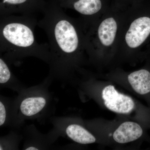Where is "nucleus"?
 I'll list each match as a JSON object with an SVG mask.
<instances>
[{
  "mask_svg": "<svg viewBox=\"0 0 150 150\" xmlns=\"http://www.w3.org/2000/svg\"><path fill=\"white\" fill-rule=\"evenodd\" d=\"M53 128L61 137H67L75 143L81 145L93 144L96 138L80 118L69 116H53L50 118Z\"/></svg>",
  "mask_w": 150,
  "mask_h": 150,
  "instance_id": "6e6552de",
  "label": "nucleus"
},
{
  "mask_svg": "<svg viewBox=\"0 0 150 150\" xmlns=\"http://www.w3.org/2000/svg\"><path fill=\"white\" fill-rule=\"evenodd\" d=\"M37 25L49 40L51 59L48 76L63 84L75 82L76 73L86 62L85 32L79 19L67 15L54 1L42 11Z\"/></svg>",
  "mask_w": 150,
  "mask_h": 150,
  "instance_id": "f257e3e1",
  "label": "nucleus"
},
{
  "mask_svg": "<svg viewBox=\"0 0 150 150\" xmlns=\"http://www.w3.org/2000/svg\"><path fill=\"white\" fill-rule=\"evenodd\" d=\"M19 129H12L9 132L0 138V150H18L19 149L21 142L23 140L22 133Z\"/></svg>",
  "mask_w": 150,
  "mask_h": 150,
  "instance_id": "2eb2a0df",
  "label": "nucleus"
},
{
  "mask_svg": "<svg viewBox=\"0 0 150 150\" xmlns=\"http://www.w3.org/2000/svg\"><path fill=\"white\" fill-rule=\"evenodd\" d=\"M55 2L62 8L76 12L84 30L97 21L112 4L111 0H56Z\"/></svg>",
  "mask_w": 150,
  "mask_h": 150,
  "instance_id": "0eeeda50",
  "label": "nucleus"
},
{
  "mask_svg": "<svg viewBox=\"0 0 150 150\" xmlns=\"http://www.w3.org/2000/svg\"><path fill=\"white\" fill-rule=\"evenodd\" d=\"M145 0H111L112 3L125 7H129L137 4L143 2Z\"/></svg>",
  "mask_w": 150,
  "mask_h": 150,
  "instance_id": "dca6fc26",
  "label": "nucleus"
},
{
  "mask_svg": "<svg viewBox=\"0 0 150 150\" xmlns=\"http://www.w3.org/2000/svg\"><path fill=\"white\" fill-rule=\"evenodd\" d=\"M22 134L23 137V150L50 149L61 137L59 132L53 128L47 134H43L33 124L25 127Z\"/></svg>",
  "mask_w": 150,
  "mask_h": 150,
  "instance_id": "9d476101",
  "label": "nucleus"
},
{
  "mask_svg": "<svg viewBox=\"0 0 150 150\" xmlns=\"http://www.w3.org/2000/svg\"><path fill=\"white\" fill-rule=\"evenodd\" d=\"M83 79L78 81L79 89L82 96H86L100 103L112 112L126 115L135 110L136 104L129 96L118 91L114 86L108 84L102 88L98 81L86 72Z\"/></svg>",
  "mask_w": 150,
  "mask_h": 150,
  "instance_id": "423d86ee",
  "label": "nucleus"
},
{
  "mask_svg": "<svg viewBox=\"0 0 150 150\" xmlns=\"http://www.w3.org/2000/svg\"><path fill=\"white\" fill-rule=\"evenodd\" d=\"M37 23L33 15L0 17V55L10 66H19L29 57L50 64L49 45L39 44L35 39L34 30Z\"/></svg>",
  "mask_w": 150,
  "mask_h": 150,
  "instance_id": "f03ea898",
  "label": "nucleus"
},
{
  "mask_svg": "<svg viewBox=\"0 0 150 150\" xmlns=\"http://www.w3.org/2000/svg\"><path fill=\"white\" fill-rule=\"evenodd\" d=\"M14 98L0 96V126L12 128L14 121Z\"/></svg>",
  "mask_w": 150,
  "mask_h": 150,
  "instance_id": "4468645a",
  "label": "nucleus"
},
{
  "mask_svg": "<svg viewBox=\"0 0 150 150\" xmlns=\"http://www.w3.org/2000/svg\"><path fill=\"white\" fill-rule=\"evenodd\" d=\"M108 78L123 81L129 85L133 91L143 97L150 108V58L144 67L131 72L116 69L107 75Z\"/></svg>",
  "mask_w": 150,
  "mask_h": 150,
  "instance_id": "1a4fd4ad",
  "label": "nucleus"
},
{
  "mask_svg": "<svg viewBox=\"0 0 150 150\" xmlns=\"http://www.w3.org/2000/svg\"><path fill=\"white\" fill-rule=\"evenodd\" d=\"M150 44V0H145L126 8L112 64L147 59Z\"/></svg>",
  "mask_w": 150,
  "mask_h": 150,
  "instance_id": "20e7f679",
  "label": "nucleus"
},
{
  "mask_svg": "<svg viewBox=\"0 0 150 150\" xmlns=\"http://www.w3.org/2000/svg\"><path fill=\"white\" fill-rule=\"evenodd\" d=\"M146 54L148 56H150V44L148 46L147 49L146 50Z\"/></svg>",
  "mask_w": 150,
  "mask_h": 150,
  "instance_id": "f3484780",
  "label": "nucleus"
},
{
  "mask_svg": "<svg viewBox=\"0 0 150 150\" xmlns=\"http://www.w3.org/2000/svg\"><path fill=\"white\" fill-rule=\"evenodd\" d=\"M112 3L97 21L85 29L88 61L96 67L112 64L126 8Z\"/></svg>",
  "mask_w": 150,
  "mask_h": 150,
  "instance_id": "7ed1b4c3",
  "label": "nucleus"
},
{
  "mask_svg": "<svg viewBox=\"0 0 150 150\" xmlns=\"http://www.w3.org/2000/svg\"><path fill=\"white\" fill-rule=\"evenodd\" d=\"M144 134V128L140 124L133 121H126L114 131L112 139L118 144H127L139 139Z\"/></svg>",
  "mask_w": 150,
  "mask_h": 150,
  "instance_id": "f8f14e48",
  "label": "nucleus"
},
{
  "mask_svg": "<svg viewBox=\"0 0 150 150\" xmlns=\"http://www.w3.org/2000/svg\"><path fill=\"white\" fill-rule=\"evenodd\" d=\"M46 4L42 0H0V17L9 15H33L43 11Z\"/></svg>",
  "mask_w": 150,
  "mask_h": 150,
  "instance_id": "9b49d317",
  "label": "nucleus"
},
{
  "mask_svg": "<svg viewBox=\"0 0 150 150\" xmlns=\"http://www.w3.org/2000/svg\"><path fill=\"white\" fill-rule=\"evenodd\" d=\"M53 81L47 76L39 84L25 88L14 98V121L11 129H20L27 120L40 124L53 116L58 99L50 91Z\"/></svg>",
  "mask_w": 150,
  "mask_h": 150,
  "instance_id": "39448f33",
  "label": "nucleus"
},
{
  "mask_svg": "<svg viewBox=\"0 0 150 150\" xmlns=\"http://www.w3.org/2000/svg\"><path fill=\"white\" fill-rule=\"evenodd\" d=\"M8 64L0 55V86L18 93L26 88L14 74Z\"/></svg>",
  "mask_w": 150,
  "mask_h": 150,
  "instance_id": "ddd939ff",
  "label": "nucleus"
}]
</instances>
